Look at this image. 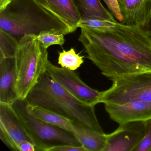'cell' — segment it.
Listing matches in <instances>:
<instances>
[{"label":"cell","mask_w":151,"mask_h":151,"mask_svg":"<svg viewBox=\"0 0 151 151\" xmlns=\"http://www.w3.org/2000/svg\"><path fill=\"white\" fill-rule=\"evenodd\" d=\"M105 108L110 118L119 124L151 118V102L148 101H132L122 105L105 104Z\"/></svg>","instance_id":"cell-10"},{"label":"cell","mask_w":151,"mask_h":151,"mask_svg":"<svg viewBox=\"0 0 151 151\" xmlns=\"http://www.w3.org/2000/svg\"><path fill=\"white\" fill-rule=\"evenodd\" d=\"M0 137L10 149L19 151L24 141L32 142L12 105L0 103Z\"/></svg>","instance_id":"cell-8"},{"label":"cell","mask_w":151,"mask_h":151,"mask_svg":"<svg viewBox=\"0 0 151 151\" xmlns=\"http://www.w3.org/2000/svg\"><path fill=\"white\" fill-rule=\"evenodd\" d=\"M19 151H36L35 145L29 141L22 142L19 147Z\"/></svg>","instance_id":"cell-24"},{"label":"cell","mask_w":151,"mask_h":151,"mask_svg":"<svg viewBox=\"0 0 151 151\" xmlns=\"http://www.w3.org/2000/svg\"><path fill=\"white\" fill-rule=\"evenodd\" d=\"M65 35L52 32H45L37 36V39L41 45L47 49L53 45H63L65 43Z\"/></svg>","instance_id":"cell-19"},{"label":"cell","mask_w":151,"mask_h":151,"mask_svg":"<svg viewBox=\"0 0 151 151\" xmlns=\"http://www.w3.org/2000/svg\"><path fill=\"white\" fill-rule=\"evenodd\" d=\"M25 102L28 112L37 118L66 130L72 132H74L73 121L48 109L28 104L26 101Z\"/></svg>","instance_id":"cell-16"},{"label":"cell","mask_w":151,"mask_h":151,"mask_svg":"<svg viewBox=\"0 0 151 151\" xmlns=\"http://www.w3.org/2000/svg\"><path fill=\"white\" fill-rule=\"evenodd\" d=\"M80 12L82 19L99 18L116 22L111 12L108 11L100 0H73Z\"/></svg>","instance_id":"cell-15"},{"label":"cell","mask_w":151,"mask_h":151,"mask_svg":"<svg viewBox=\"0 0 151 151\" xmlns=\"http://www.w3.org/2000/svg\"><path fill=\"white\" fill-rule=\"evenodd\" d=\"M83 62V56L76 53L74 48L59 52L58 64L62 68L75 71L80 68Z\"/></svg>","instance_id":"cell-18"},{"label":"cell","mask_w":151,"mask_h":151,"mask_svg":"<svg viewBox=\"0 0 151 151\" xmlns=\"http://www.w3.org/2000/svg\"><path fill=\"white\" fill-rule=\"evenodd\" d=\"M122 24L143 29L151 14V0H118Z\"/></svg>","instance_id":"cell-11"},{"label":"cell","mask_w":151,"mask_h":151,"mask_svg":"<svg viewBox=\"0 0 151 151\" xmlns=\"http://www.w3.org/2000/svg\"><path fill=\"white\" fill-rule=\"evenodd\" d=\"M18 43V39L0 29V60L15 57Z\"/></svg>","instance_id":"cell-17"},{"label":"cell","mask_w":151,"mask_h":151,"mask_svg":"<svg viewBox=\"0 0 151 151\" xmlns=\"http://www.w3.org/2000/svg\"><path fill=\"white\" fill-rule=\"evenodd\" d=\"M66 23L74 32L78 28L82 16L73 0H37Z\"/></svg>","instance_id":"cell-13"},{"label":"cell","mask_w":151,"mask_h":151,"mask_svg":"<svg viewBox=\"0 0 151 151\" xmlns=\"http://www.w3.org/2000/svg\"><path fill=\"white\" fill-rule=\"evenodd\" d=\"M15 58L0 60V103L12 105L19 99Z\"/></svg>","instance_id":"cell-12"},{"label":"cell","mask_w":151,"mask_h":151,"mask_svg":"<svg viewBox=\"0 0 151 151\" xmlns=\"http://www.w3.org/2000/svg\"><path fill=\"white\" fill-rule=\"evenodd\" d=\"M14 58L17 92L19 99L24 100L46 72L49 60L48 52L47 49L41 45L37 36L26 35L19 40Z\"/></svg>","instance_id":"cell-4"},{"label":"cell","mask_w":151,"mask_h":151,"mask_svg":"<svg viewBox=\"0 0 151 151\" xmlns=\"http://www.w3.org/2000/svg\"><path fill=\"white\" fill-rule=\"evenodd\" d=\"M24 100L28 104L48 109L97 132L104 133L95 114V106L77 99L46 71Z\"/></svg>","instance_id":"cell-2"},{"label":"cell","mask_w":151,"mask_h":151,"mask_svg":"<svg viewBox=\"0 0 151 151\" xmlns=\"http://www.w3.org/2000/svg\"><path fill=\"white\" fill-rule=\"evenodd\" d=\"M112 86L102 91L100 103L122 105L135 101L151 102V70L114 79Z\"/></svg>","instance_id":"cell-6"},{"label":"cell","mask_w":151,"mask_h":151,"mask_svg":"<svg viewBox=\"0 0 151 151\" xmlns=\"http://www.w3.org/2000/svg\"><path fill=\"white\" fill-rule=\"evenodd\" d=\"M142 29L151 38V14L147 24Z\"/></svg>","instance_id":"cell-25"},{"label":"cell","mask_w":151,"mask_h":151,"mask_svg":"<svg viewBox=\"0 0 151 151\" xmlns=\"http://www.w3.org/2000/svg\"><path fill=\"white\" fill-rule=\"evenodd\" d=\"M49 151H86V150L82 146L63 145L52 148Z\"/></svg>","instance_id":"cell-23"},{"label":"cell","mask_w":151,"mask_h":151,"mask_svg":"<svg viewBox=\"0 0 151 151\" xmlns=\"http://www.w3.org/2000/svg\"><path fill=\"white\" fill-rule=\"evenodd\" d=\"M78 40L87 58L111 81L151 70V38L141 28L118 22L100 29L82 28Z\"/></svg>","instance_id":"cell-1"},{"label":"cell","mask_w":151,"mask_h":151,"mask_svg":"<svg viewBox=\"0 0 151 151\" xmlns=\"http://www.w3.org/2000/svg\"><path fill=\"white\" fill-rule=\"evenodd\" d=\"M108 8L114 18L119 22L123 21V18L120 11L118 0H103Z\"/></svg>","instance_id":"cell-22"},{"label":"cell","mask_w":151,"mask_h":151,"mask_svg":"<svg viewBox=\"0 0 151 151\" xmlns=\"http://www.w3.org/2000/svg\"><path fill=\"white\" fill-rule=\"evenodd\" d=\"M12 105L35 145L36 151H49L60 146H82L73 132L47 123L30 114L25 100L19 99Z\"/></svg>","instance_id":"cell-5"},{"label":"cell","mask_w":151,"mask_h":151,"mask_svg":"<svg viewBox=\"0 0 151 151\" xmlns=\"http://www.w3.org/2000/svg\"><path fill=\"white\" fill-rule=\"evenodd\" d=\"M116 22H111L99 18H92L82 19L78 28L100 29L113 26Z\"/></svg>","instance_id":"cell-20"},{"label":"cell","mask_w":151,"mask_h":151,"mask_svg":"<svg viewBox=\"0 0 151 151\" xmlns=\"http://www.w3.org/2000/svg\"><path fill=\"white\" fill-rule=\"evenodd\" d=\"M11 1L12 0H0V10L5 8Z\"/></svg>","instance_id":"cell-26"},{"label":"cell","mask_w":151,"mask_h":151,"mask_svg":"<svg viewBox=\"0 0 151 151\" xmlns=\"http://www.w3.org/2000/svg\"><path fill=\"white\" fill-rule=\"evenodd\" d=\"M0 29L19 39L45 32L72 33L66 23L37 0H12L0 10Z\"/></svg>","instance_id":"cell-3"},{"label":"cell","mask_w":151,"mask_h":151,"mask_svg":"<svg viewBox=\"0 0 151 151\" xmlns=\"http://www.w3.org/2000/svg\"><path fill=\"white\" fill-rule=\"evenodd\" d=\"M145 134L133 151H151V118L145 121Z\"/></svg>","instance_id":"cell-21"},{"label":"cell","mask_w":151,"mask_h":151,"mask_svg":"<svg viewBox=\"0 0 151 151\" xmlns=\"http://www.w3.org/2000/svg\"><path fill=\"white\" fill-rule=\"evenodd\" d=\"M145 134V121L120 124L116 130L106 134V144L104 151H133Z\"/></svg>","instance_id":"cell-9"},{"label":"cell","mask_w":151,"mask_h":151,"mask_svg":"<svg viewBox=\"0 0 151 151\" xmlns=\"http://www.w3.org/2000/svg\"><path fill=\"white\" fill-rule=\"evenodd\" d=\"M73 133L86 151H104L107 141L105 133L97 132L75 122Z\"/></svg>","instance_id":"cell-14"},{"label":"cell","mask_w":151,"mask_h":151,"mask_svg":"<svg viewBox=\"0 0 151 151\" xmlns=\"http://www.w3.org/2000/svg\"><path fill=\"white\" fill-rule=\"evenodd\" d=\"M46 71L73 96L89 105L96 106L100 103L102 91L88 86L73 70L57 67L48 60Z\"/></svg>","instance_id":"cell-7"}]
</instances>
